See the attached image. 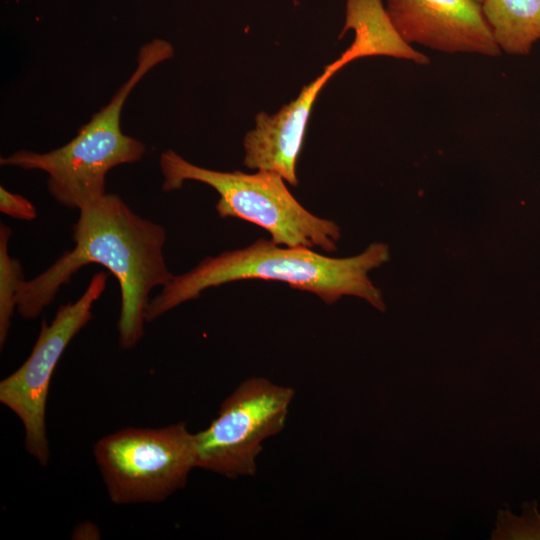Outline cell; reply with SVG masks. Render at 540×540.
I'll return each instance as SVG.
<instances>
[{
    "mask_svg": "<svg viewBox=\"0 0 540 540\" xmlns=\"http://www.w3.org/2000/svg\"><path fill=\"white\" fill-rule=\"evenodd\" d=\"M78 211L72 227L73 248L21 283L16 311L26 320L39 317L74 274L88 264H99L112 273L120 289L119 345L133 348L144 334L152 290L165 286L174 276L164 257L166 230L112 193Z\"/></svg>",
    "mask_w": 540,
    "mask_h": 540,
    "instance_id": "obj_1",
    "label": "cell"
},
{
    "mask_svg": "<svg viewBox=\"0 0 540 540\" xmlns=\"http://www.w3.org/2000/svg\"><path fill=\"white\" fill-rule=\"evenodd\" d=\"M353 29L371 49L372 55L405 58L418 64L429 58L414 50L398 34L390 21L382 0H347L344 31Z\"/></svg>",
    "mask_w": 540,
    "mask_h": 540,
    "instance_id": "obj_11",
    "label": "cell"
},
{
    "mask_svg": "<svg viewBox=\"0 0 540 540\" xmlns=\"http://www.w3.org/2000/svg\"><path fill=\"white\" fill-rule=\"evenodd\" d=\"M477 1H478L479 3H481V2H482V0H477Z\"/></svg>",
    "mask_w": 540,
    "mask_h": 540,
    "instance_id": "obj_15",
    "label": "cell"
},
{
    "mask_svg": "<svg viewBox=\"0 0 540 540\" xmlns=\"http://www.w3.org/2000/svg\"><path fill=\"white\" fill-rule=\"evenodd\" d=\"M93 453L116 505L162 502L182 489L197 467L196 434L185 423L126 428L99 439Z\"/></svg>",
    "mask_w": 540,
    "mask_h": 540,
    "instance_id": "obj_5",
    "label": "cell"
},
{
    "mask_svg": "<svg viewBox=\"0 0 540 540\" xmlns=\"http://www.w3.org/2000/svg\"><path fill=\"white\" fill-rule=\"evenodd\" d=\"M493 38L511 55H526L540 40V0H482Z\"/></svg>",
    "mask_w": 540,
    "mask_h": 540,
    "instance_id": "obj_10",
    "label": "cell"
},
{
    "mask_svg": "<svg viewBox=\"0 0 540 540\" xmlns=\"http://www.w3.org/2000/svg\"><path fill=\"white\" fill-rule=\"evenodd\" d=\"M385 9L408 44L446 53L500 54L477 0H386Z\"/></svg>",
    "mask_w": 540,
    "mask_h": 540,
    "instance_id": "obj_8",
    "label": "cell"
},
{
    "mask_svg": "<svg viewBox=\"0 0 540 540\" xmlns=\"http://www.w3.org/2000/svg\"><path fill=\"white\" fill-rule=\"evenodd\" d=\"M173 46L153 39L137 55V66L110 102L83 125L65 145L39 153L21 149L1 157V166L40 170L48 175L47 188L62 206L80 210L106 192L108 172L123 164L139 161L145 145L120 127L122 108L140 80L155 66L173 57Z\"/></svg>",
    "mask_w": 540,
    "mask_h": 540,
    "instance_id": "obj_3",
    "label": "cell"
},
{
    "mask_svg": "<svg viewBox=\"0 0 540 540\" xmlns=\"http://www.w3.org/2000/svg\"><path fill=\"white\" fill-rule=\"evenodd\" d=\"M159 165L164 192L178 190L186 181L207 184L219 194L215 208L221 218L258 225L278 245L320 248L328 253L337 250L339 226L306 210L277 173L211 170L192 164L173 150L161 154Z\"/></svg>",
    "mask_w": 540,
    "mask_h": 540,
    "instance_id": "obj_4",
    "label": "cell"
},
{
    "mask_svg": "<svg viewBox=\"0 0 540 540\" xmlns=\"http://www.w3.org/2000/svg\"><path fill=\"white\" fill-rule=\"evenodd\" d=\"M0 211L15 219L32 221L37 217V210L33 203L20 194L0 187Z\"/></svg>",
    "mask_w": 540,
    "mask_h": 540,
    "instance_id": "obj_14",
    "label": "cell"
},
{
    "mask_svg": "<svg viewBox=\"0 0 540 540\" xmlns=\"http://www.w3.org/2000/svg\"><path fill=\"white\" fill-rule=\"evenodd\" d=\"M388 260L389 248L383 243L371 244L355 256L334 258L259 238L245 248L207 256L191 270L174 275L150 299L145 319L153 322L211 287L248 279L283 282L317 295L326 304L355 296L385 311L382 292L370 280L369 272Z\"/></svg>",
    "mask_w": 540,
    "mask_h": 540,
    "instance_id": "obj_2",
    "label": "cell"
},
{
    "mask_svg": "<svg viewBox=\"0 0 540 540\" xmlns=\"http://www.w3.org/2000/svg\"><path fill=\"white\" fill-rule=\"evenodd\" d=\"M521 510V516H516L509 510H500L491 539L540 540V513L537 502L523 503Z\"/></svg>",
    "mask_w": 540,
    "mask_h": 540,
    "instance_id": "obj_13",
    "label": "cell"
},
{
    "mask_svg": "<svg viewBox=\"0 0 540 540\" xmlns=\"http://www.w3.org/2000/svg\"><path fill=\"white\" fill-rule=\"evenodd\" d=\"M12 230L0 224V346L6 342L11 319L17 309V292L25 280L21 262L10 256L8 242Z\"/></svg>",
    "mask_w": 540,
    "mask_h": 540,
    "instance_id": "obj_12",
    "label": "cell"
},
{
    "mask_svg": "<svg viewBox=\"0 0 540 540\" xmlns=\"http://www.w3.org/2000/svg\"><path fill=\"white\" fill-rule=\"evenodd\" d=\"M106 284L107 274L95 273L76 301L61 305L50 324L43 319L28 358L0 382V402L21 420L25 448L42 466L50 457L45 415L53 372L72 339L92 319L93 305Z\"/></svg>",
    "mask_w": 540,
    "mask_h": 540,
    "instance_id": "obj_7",
    "label": "cell"
},
{
    "mask_svg": "<svg viewBox=\"0 0 540 540\" xmlns=\"http://www.w3.org/2000/svg\"><path fill=\"white\" fill-rule=\"evenodd\" d=\"M352 60L351 54L345 51L278 112L258 113L254 128L246 133L243 140L244 165L249 169L277 173L288 184L296 186L297 159L314 102L329 79Z\"/></svg>",
    "mask_w": 540,
    "mask_h": 540,
    "instance_id": "obj_9",
    "label": "cell"
},
{
    "mask_svg": "<svg viewBox=\"0 0 540 540\" xmlns=\"http://www.w3.org/2000/svg\"><path fill=\"white\" fill-rule=\"evenodd\" d=\"M294 395L263 377L242 382L196 433L197 467L231 478L254 475L262 443L282 431Z\"/></svg>",
    "mask_w": 540,
    "mask_h": 540,
    "instance_id": "obj_6",
    "label": "cell"
}]
</instances>
